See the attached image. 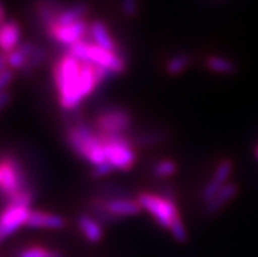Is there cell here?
<instances>
[{
	"label": "cell",
	"instance_id": "cell-1",
	"mask_svg": "<svg viewBox=\"0 0 258 257\" xmlns=\"http://www.w3.org/2000/svg\"><path fill=\"white\" fill-rule=\"evenodd\" d=\"M82 62H79L75 57L69 53H64L58 59L52 69V78L58 92L59 105L63 111H72L79 108L75 102V92L80 76Z\"/></svg>",
	"mask_w": 258,
	"mask_h": 257
},
{
	"label": "cell",
	"instance_id": "cell-2",
	"mask_svg": "<svg viewBox=\"0 0 258 257\" xmlns=\"http://www.w3.org/2000/svg\"><path fill=\"white\" fill-rule=\"evenodd\" d=\"M66 53L75 57L79 62L93 63L111 70L115 75H122L127 70V57L122 53L109 52L93 43L89 39H84L72 45Z\"/></svg>",
	"mask_w": 258,
	"mask_h": 257
},
{
	"label": "cell",
	"instance_id": "cell-3",
	"mask_svg": "<svg viewBox=\"0 0 258 257\" xmlns=\"http://www.w3.org/2000/svg\"><path fill=\"white\" fill-rule=\"evenodd\" d=\"M133 114L121 105H106L98 109L92 121V126L97 134H128L133 127Z\"/></svg>",
	"mask_w": 258,
	"mask_h": 257
},
{
	"label": "cell",
	"instance_id": "cell-4",
	"mask_svg": "<svg viewBox=\"0 0 258 257\" xmlns=\"http://www.w3.org/2000/svg\"><path fill=\"white\" fill-rule=\"evenodd\" d=\"M0 164L3 168V182L0 186V195L7 203L30 185L23 164L16 158L12 155H6L0 159Z\"/></svg>",
	"mask_w": 258,
	"mask_h": 257
},
{
	"label": "cell",
	"instance_id": "cell-5",
	"mask_svg": "<svg viewBox=\"0 0 258 257\" xmlns=\"http://www.w3.org/2000/svg\"><path fill=\"white\" fill-rule=\"evenodd\" d=\"M138 202L141 203L143 210L150 213L152 218L160 227L169 230L170 225L180 212L177 209L176 202L170 199L163 198L161 195L154 193H142L137 197Z\"/></svg>",
	"mask_w": 258,
	"mask_h": 257
},
{
	"label": "cell",
	"instance_id": "cell-6",
	"mask_svg": "<svg viewBox=\"0 0 258 257\" xmlns=\"http://www.w3.org/2000/svg\"><path fill=\"white\" fill-rule=\"evenodd\" d=\"M89 25H91V23H88L84 19L78 21V23L71 24V25H55L47 32V34H49L50 38L54 39L56 43L66 47V50H67L72 45H75L80 41H84V39H87V37H89Z\"/></svg>",
	"mask_w": 258,
	"mask_h": 257
},
{
	"label": "cell",
	"instance_id": "cell-7",
	"mask_svg": "<svg viewBox=\"0 0 258 257\" xmlns=\"http://www.w3.org/2000/svg\"><path fill=\"white\" fill-rule=\"evenodd\" d=\"M29 213L30 209L6 205L3 212L0 213V244L11 235L19 231L23 226H26Z\"/></svg>",
	"mask_w": 258,
	"mask_h": 257
},
{
	"label": "cell",
	"instance_id": "cell-8",
	"mask_svg": "<svg viewBox=\"0 0 258 257\" xmlns=\"http://www.w3.org/2000/svg\"><path fill=\"white\" fill-rule=\"evenodd\" d=\"M36 8L39 21L47 33L55 25L59 13L62 12L66 7L62 0H37Z\"/></svg>",
	"mask_w": 258,
	"mask_h": 257
},
{
	"label": "cell",
	"instance_id": "cell-9",
	"mask_svg": "<svg viewBox=\"0 0 258 257\" xmlns=\"http://www.w3.org/2000/svg\"><path fill=\"white\" fill-rule=\"evenodd\" d=\"M237 193H239V185L235 182H227L211 201L205 203V214L209 217L219 214L229 202L236 198Z\"/></svg>",
	"mask_w": 258,
	"mask_h": 257
},
{
	"label": "cell",
	"instance_id": "cell-10",
	"mask_svg": "<svg viewBox=\"0 0 258 257\" xmlns=\"http://www.w3.org/2000/svg\"><path fill=\"white\" fill-rule=\"evenodd\" d=\"M89 37L91 41L96 45H98L102 49H106L109 52L121 53L119 47L117 46V42L111 37L110 30L108 25L102 20H93L89 25Z\"/></svg>",
	"mask_w": 258,
	"mask_h": 257
},
{
	"label": "cell",
	"instance_id": "cell-11",
	"mask_svg": "<svg viewBox=\"0 0 258 257\" xmlns=\"http://www.w3.org/2000/svg\"><path fill=\"white\" fill-rule=\"evenodd\" d=\"M21 41V26L16 20H7L0 26V53L10 54Z\"/></svg>",
	"mask_w": 258,
	"mask_h": 257
},
{
	"label": "cell",
	"instance_id": "cell-12",
	"mask_svg": "<svg viewBox=\"0 0 258 257\" xmlns=\"http://www.w3.org/2000/svg\"><path fill=\"white\" fill-rule=\"evenodd\" d=\"M66 226V219L60 215L50 213L30 210L26 227L30 228H47V230H60Z\"/></svg>",
	"mask_w": 258,
	"mask_h": 257
},
{
	"label": "cell",
	"instance_id": "cell-13",
	"mask_svg": "<svg viewBox=\"0 0 258 257\" xmlns=\"http://www.w3.org/2000/svg\"><path fill=\"white\" fill-rule=\"evenodd\" d=\"M101 198V197H100ZM102 199V203L109 212L113 214L126 218V217H135L139 215L143 210L138 199L134 198H118V199Z\"/></svg>",
	"mask_w": 258,
	"mask_h": 257
},
{
	"label": "cell",
	"instance_id": "cell-14",
	"mask_svg": "<svg viewBox=\"0 0 258 257\" xmlns=\"http://www.w3.org/2000/svg\"><path fill=\"white\" fill-rule=\"evenodd\" d=\"M89 10H91V8H89L88 3H85V2H76V3H74L72 6L66 7L64 10L59 13L55 25H71V24L80 21V20H84L85 16L89 13ZM54 26H52V28H54Z\"/></svg>",
	"mask_w": 258,
	"mask_h": 257
},
{
	"label": "cell",
	"instance_id": "cell-15",
	"mask_svg": "<svg viewBox=\"0 0 258 257\" xmlns=\"http://www.w3.org/2000/svg\"><path fill=\"white\" fill-rule=\"evenodd\" d=\"M87 214L91 215L92 218H95L102 227L109 225H115L118 222L123 221V218H121V217H118V215L109 212L108 209L104 206L102 199L100 198L98 195H96L95 198H92L91 201H89L88 213H87Z\"/></svg>",
	"mask_w": 258,
	"mask_h": 257
},
{
	"label": "cell",
	"instance_id": "cell-16",
	"mask_svg": "<svg viewBox=\"0 0 258 257\" xmlns=\"http://www.w3.org/2000/svg\"><path fill=\"white\" fill-rule=\"evenodd\" d=\"M37 45L33 42H21L16 49L11 52L7 56V63H8V69L13 70V71H20L23 69L25 63L28 62V59L33 54V52L36 50Z\"/></svg>",
	"mask_w": 258,
	"mask_h": 257
},
{
	"label": "cell",
	"instance_id": "cell-17",
	"mask_svg": "<svg viewBox=\"0 0 258 257\" xmlns=\"http://www.w3.org/2000/svg\"><path fill=\"white\" fill-rule=\"evenodd\" d=\"M78 225L80 231L85 236V239L89 243H100L104 238V228L102 226L96 221L95 218H92L89 214H80L78 218Z\"/></svg>",
	"mask_w": 258,
	"mask_h": 257
},
{
	"label": "cell",
	"instance_id": "cell-18",
	"mask_svg": "<svg viewBox=\"0 0 258 257\" xmlns=\"http://www.w3.org/2000/svg\"><path fill=\"white\" fill-rule=\"evenodd\" d=\"M169 131L165 129H154V130L141 131L135 134L133 138L135 147H155L157 144H161L168 139Z\"/></svg>",
	"mask_w": 258,
	"mask_h": 257
},
{
	"label": "cell",
	"instance_id": "cell-19",
	"mask_svg": "<svg viewBox=\"0 0 258 257\" xmlns=\"http://www.w3.org/2000/svg\"><path fill=\"white\" fill-rule=\"evenodd\" d=\"M66 139L70 148L78 155L80 159L88 160V147L85 143L84 138L80 135L76 126H66Z\"/></svg>",
	"mask_w": 258,
	"mask_h": 257
},
{
	"label": "cell",
	"instance_id": "cell-20",
	"mask_svg": "<svg viewBox=\"0 0 258 257\" xmlns=\"http://www.w3.org/2000/svg\"><path fill=\"white\" fill-rule=\"evenodd\" d=\"M206 67L210 71L220 74V75H232L237 71V66L233 61L218 56L209 57L206 59Z\"/></svg>",
	"mask_w": 258,
	"mask_h": 257
},
{
	"label": "cell",
	"instance_id": "cell-21",
	"mask_svg": "<svg viewBox=\"0 0 258 257\" xmlns=\"http://www.w3.org/2000/svg\"><path fill=\"white\" fill-rule=\"evenodd\" d=\"M46 59H47V49L43 47V46H37L36 50L30 56V58L28 59V62L25 63V66L19 72L25 78H30L45 63Z\"/></svg>",
	"mask_w": 258,
	"mask_h": 257
},
{
	"label": "cell",
	"instance_id": "cell-22",
	"mask_svg": "<svg viewBox=\"0 0 258 257\" xmlns=\"http://www.w3.org/2000/svg\"><path fill=\"white\" fill-rule=\"evenodd\" d=\"M191 62H193V57L190 56V54L180 53V54H176V56L168 59L167 65H165V70L172 76L180 75L185 70H187V67L191 65Z\"/></svg>",
	"mask_w": 258,
	"mask_h": 257
},
{
	"label": "cell",
	"instance_id": "cell-23",
	"mask_svg": "<svg viewBox=\"0 0 258 257\" xmlns=\"http://www.w3.org/2000/svg\"><path fill=\"white\" fill-rule=\"evenodd\" d=\"M97 195L104 199L133 198V193H131L130 189H127L126 186L115 185V184H110V185H105L100 188Z\"/></svg>",
	"mask_w": 258,
	"mask_h": 257
},
{
	"label": "cell",
	"instance_id": "cell-24",
	"mask_svg": "<svg viewBox=\"0 0 258 257\" xmlns=\"http://www.w3.org/2000/svg\"><path fill=\"white\" fill-rule=\"evenodd\" d=\"M176 172H177V164L174 163L173 160H170V159L159 160L157 163H155L154 166H152V170H151L152 176L159 180L168 179V177L173 176Z\"/></svg>",
	"mask_w": 258,
	"mask_h": 257
},
{
	"label": "cell",
	"instance_id": "cell-25",
	"mask_svg": "<svg viewBox=\"0 0 258 257\" xmlns=\"http://www.w3.org/2000/svg\"><path fill=\"white\" fill-rule=\"evenodd\" d=\"M233 167L235 166H233L232 160L223 159L222 162H220V163L216 166L215 172H214V175L211 179H214L215 181L219 182V184L224 185V184H227V182H228L229 176H231V173H232V171H233Z\"/></svg>",
	"mask_w": 258,
	"mask_h": 257
},
{
	"label": "cell",
	"instance_id": "cell-26",
	"mask_svg": "<svg viewBox=\"0 0 258 257\" xmlns=\"http://www.w3.org/2000/svg\"><path fill=\"white\" fill-rule=\"evenodd\" d=\"M169 231L172 232V236H173L178 243H186L187 239H189L186 227L183 225L182 219H181V215H177L176 218L173 219L172 225H170Z\"/></svg>",
	"mask_w": 258,
	"mask_h": 257
},
{
	"label": "cell",
	"instance_id": "cell-27",
	"mask_svg": "<svg viewBox=\"0 0 258 257\" xmlns=\"http://www.w3.org/2000/svg\"><path fill=\"white\" fill-rule=\"evenodd\" d=\"M224 185H226V184H224ZM222 188V184H219V182L215 181L214 179H210L209 182L206 184V186L203 188L202 194H201V199H202L203 203H207V202L211 201V199L219 193V190Z\"/></svg>",
	"mask_w": 258,
	"mask_h": 257
},
{
	"label": "cell",
	"instance_id": "cell-28",
	"mask_svg": "<svg viewBox=\"0 0 258 257\" xmlns=\"http://www.w3.org/2000/svg\"><path fill=\"white\" fill-rule=\"evenodd\" d=\"M139 0H121V11L127 19H134L139 13Z\"/></svg>",
	"mask_w": 258,
	"mask_h": 257
},
{
	"label": "cell",
	"instance_id": "cell-29",
	"mask_svg": "<svg viewBox=\"0 0 258 257\" xmlns=\"http://www.w3.org/2000/svg\"><path fill=\"white\" fill-rule=\"evenodd\" d=\"M17 257H51V251L43 247H29L20 251Z\"/></svg>",
	"mask_w": 258,
	"mask_h": 257
},
{
	"label": "cell",
	"instance_id": "cell-30",
	"mask_svg": "<svg viewBox=\"0 0 258 257\" xmlns=\"http://www.w3.org/2000/svg\"><path fill=\"white\" fill-rule=\"evenodd\" d=\"M115 168L114 166L110 163V162H104L101 164H97V166H93V170H92V177L93 179H101L105 176L110 175L111 172H114Z\"/></svg>",
	"mask_w": 258,
	"mask_h": 257
},
{
	"label": "cell",
	"instance_id": "cell-31",
	"mask_svg": "<svg viewBox=\"0 0 258 257\" xmlns=\"http://www.w3.org/2000/svg\"><path fill=\"white\" fill-rule=\"evenodd\" d=\"M95 71H96V78H97L98 85L104 84V83L109 82L111 78H114L115 74L111 70L102 67V66L95 65Z\"/></svg>",
	"mask_w": 258,
	"mask_h": 257
},
{
	"label": "cell",
	"instance_id": "cell-32",
	"mask_svg": "<svg viewBox=\"0 0 258 257\" xmlns=\"http://www.w3.org/2000/svg\"><path fill=\"white\" fill-rule=\"evenodd\" d=\"M13 79H15V71L11 69H7L6 71L0 75V93L7 91V88H8V85L13 82Z\"/></svg>",
	"mask_w": 258,
	"mask_h": 257
},
{
	"label": "cell",
	"instance_id": "cell-33",
	"mask_svg": "<svg viewBox=\"0 0 258 257\" xmlns=\"http://www.w3.org/2000/svg\"><path fill=\"white\" fill-rule=\"evenodd\" d=\"M163 198L170 199V201H174V189L173 186L169 185V184H163V186L160 188V194ZM176 202V201H174Z\"/></svg>",
	"mask_w": 258,
	"mask_h": 257
},
{
	"label": "cell",
	"instance_id": "cell-34",
	"mask_svg": "<svg viewBox=\"0 0 258 257\" xmlns=\"http://www.w3.org/2000/svg\"><path fill=\"white\" fill-rule=\"evenodd\" d=\"M11 101H12V94H11V92H2L0 93V112H3L11 104Z\"/></svg>",
	"mask_w": 258,
	"mask_h": 257
},
{
	"label": "cell",
	"instance_id": "cell-35",
	"mask_svg": "<svg viewBox=\"0 0 258 257\" xmlns=\"http://www.w3.org/2000/svg\"><path fill=\"white\" fill-rule=\"evenodd\" d=\"M7 21V11L6 7H4L3 0H0V26L3 25Z\"/></svg>",
	"mask_w": 258,
	"mask_h": 257
},
{
	"label": "cell",
	"instance_id": "cell-36",
	"mask_svg": "<svg viewBox=\"0 0 258 257\" xmlns=\"http://www.w3.org/2000/svg\"><path fill=\"white\" fill-rule=\"evenodd\" d=\"M8 69V63H7V56L3 54V53H0V75L3 74L6 70Z\"/></svg>",
	"mask_w": 258,
	"mask_h": 257
},
{
	"label": "cell",
	"instance_id": "cell-37",
	"mask_svg": "<svg viewBox=\"0 0 258 257\" xmlns=\"http://www.w3.org/2000/svg\"><path fill=\"white\" fill-rule=\"evenodd\" d=\"M51 257H64V256L58 251H51Z\"/></svg>",
	"mask_w": 258,
	"mask_h": 257
},
{
	"label": "cell",
	"instance_id": "cell-38",
	"mask_svg": "<svg viewBox=\"0 0 258 257\" xmlns=\"http://www.w3.org/2000/svg\"><path fill=\"white\" fill-rule=\"evenodd\" d=\"M2 182H3V168H2V164H0V186H2Z\"/></svg>",
	"mask_w": 258,
	"mask_h": 257
},
{
	"label": "cell",
	"instance_id": "cell-39",
	"mask_svg": "<svg viewBox=\"0 0 258 257\" xmlns=\"http://www.w3.org/2000/svg\"><path fill=\"white\" fill-rule=\"evenodd\" d=\"M254 155H255V158L258 159V146L254 148Z\"/></svg>",
	"mask_w": 258,
	"mask_h": 257
}]
</instances>
